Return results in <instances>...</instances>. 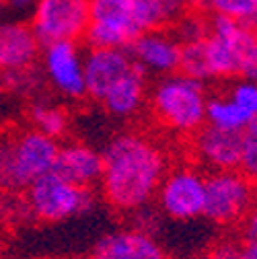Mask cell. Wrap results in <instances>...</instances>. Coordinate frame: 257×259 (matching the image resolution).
<instances>
[{
	"label": "cell",
	"instance_id": "8992f818",
	"mask_svg": "<svg viewBox=\"0 0 257 259\" xmlns=\"http://www.w3.org/2000/svg\"><path fill=\"white\" fill-rule=\"evenodd\" d=\"M89 21V0H37L29 27L44 48L56 41L84 39Z\"/></svg>",
	"mask_w": 257,
	"mask_h": 259
},
{
	"label": "cell",
	"instance_id": "d4e9b609",
	"mask_svg": "<svg viewBox=\"0 0 257 259\" xmlns=\"http://www.w3.org/2000/svg\"><path fill=\"white\" fill-rule=\"evenodd\" d=\"M239 237H241V243H257V191H255L253 208L239 224Z\"/></svg>",
	"mask_w": 257,
	"mask_h": 259
},
{
	"label": "cell",
	"instance_id": "ba28073f",
	"mask_svg": "<svg viewBox=\"0 0 257 259\" xmlns=\"http://www.w3.org/2000/svg\"><path fill=\"white\" fill-rule=\"evenodd\" d=\"M89 48H127L138 35L130 0H89Z\"/></svg>",
	"mask_w": 257,
	"mask_h": 259
},
{
	"label": "cell",
	"instance_id": "f1b7e54d",
	"mask_svg": "<svg viewBox=\"0 0 257 259\" xmlns=\"http://www.w3.org/2000/svg\"><path fill=\"white\" fill-rule=\"evenodd\" d=\"M5 89H7V87H5V76H3V74H0V97H3Z\"/></svg>",
	"mask_w": 257,
	"mask_h": 259
},
{
	"label": "cell",
	"instance_id": "4fadbf2b",
	"mask_svg": "<svg viewBox=\"0 0 257 259\" xmlns=\"http://www.w3.org/2000/svg\"><path fill=\"white\" fill-rule=\"evenodd\" d=\"M52 173L72 185L95 189V185H99L103 177V156L89 144L66 142L58 148Z\"/></svg>",
	"mask_w": 257,
	"mask_h": 259
},
{
	"label": "cell",
	"instance_id": "7a4b0ae2",
	"mask_svg": "<svg viewBox=\"0 0 257 259\" xmlns=\"http://www.w3.org/2000/svg\"><path fill=\"white\" fill-rule=\"evenodd\" d=\"M60 142L35 127L0 130V189L23 193L39 177L52 173Z\"/></svg>",
	"mask_w": 257,
	"mask_h": 259
},
{
	"label": "cell",
	"instance_id": "1f68e13d",
	"mask_svg": "<svg viewBox=\"0 0 257 259\" xmlns=\"http://www.w3.org/2000/svg\"><path fill=\"white\" fill-rule=\"evenodd\" d=\"M255 27H257V25H255ZM255 31H257V29H255Z\"/></svg>",
	"mask_w": 257,
	"mask_h": 259
},
{
	"label": "cell",
	"instance_id": "5b68a950",
	"mask_svg": "<svg viewBox=\"0 0 257 259\" xmlns=\"http://www.w3.org/2000/svg\"><path fill=\"white\" fill-rule=\"evenodd\" d=\"M257 185L239 169L206 173L204 218L218 226H239L253 208Z\"/></svg>",
	"mask_w": 257,
	"mask_h": 259
},
{
	"label": "cell",
	"instance_id": "52a82bcc",
	"mask_svg": "<svg viewBox=\"0 0 257 259\" xmlns=\"http://www.w3.org/2000/svg\"><path fill=\"white\" fill-rule=\"evenodd\" d=\"M158 210L173 220H196L204 216L206 173L196 165H179L167 171L156 191Z\"/></svg>",
	"mask_w": 257,
	"mask_h": 259
},
{
	"label": "cell",
	"instance_id": "30bf717a",
	"mask_svg": "<svg viewBox=\"0 0 257 259\" xmlns=\"http://www.w3.org/2000/svg\"><path fill=\"white\" fill-rule=\"evenodd\" d=\"M189 148L196 167H200L204 173L235 171L241 165L243 136L239 132H227L204 123L196 134H191Z\"/></svg>",
	"mask_w": 257,
	"mask_h": 259
},
{
	"label": "cell",
	"instance_id": "ffe728a7",
	"mask_svg": "<svg viewBox=\"0 0 257 259\" xmlns=\"http://www.w3.org/2000/svg\"><path fill=\"white\" fill-rule=\"evenodd\" d=\"M204 39L202 41H196V44L181 46V58H179V72L185 74V76H189V78H196L200 82L212 80L210 78V70H208Z\"/></svg>",
	"mask_w": 257,
	"mask_h": 259
},
{
	"label": "cell",
	"instance_id": "277c9868",
	"mask_svg": "<svg viewBox=\"0 0 257 259\" xmlns=\"http://www.w3.org/2000/svg\"><path fill=\"white\" fill-rule=\"evenodd\" d=\"M25 202L33 220L39 222H62L80 214H87L97 206V193L91 187H78L48 173L31 183L25 191Z\"/></svg>",
	"mask_w": 257,
	"mask_h": 259
},
{
	"label": "cell",
	"instance_id": "3957f363",
	"mask_svg": "<svg viewBox=\"0 0 257 259\" xmlns=\"http://www.w3.org/2000/svg\"><path fill=\"white\" fill-rule=\"evenodd\" d=\"M206 103L204 82L181 72L163 76L150 93L154 119L177 136H191L206 123Z\"/></svg>",
	"mask_w": 257,
	"mask_h": 259
},
{
	"label": "cell",
	"instance_id": "ac0fdd59",
	"mask_svg": "<svg viewBox=\"0 0 257 259\" xmlns=\"http://www.w3.org/2000/svg\"><path fill=\"white\" fill-rule=\"evenodd\" d=\"M27 115H29L31 127H35L37 132H41V134H46L54 140H60L68 132V125H70L68 113L62 107L54 105V103L37 99V101H33L29 105Z\"/></svg>",
	"mask_w": 257,
	"mask_h": 259
},
{
	"label": "cell",
	"instance_id": "8fae6325",
	"mask_svg": "<svg viewBox=\"0 0 257 259\" xmlns=\"http://www.w3.org/2000/svg\"><path fill=\"white\" fill-rule=\"evenodd\" d=\"M125 50L146 74L167 76L179 72L181 46L169 33V29L144 31Z\"/></svg>",
	"mask_w": 257,
	"mask_h": 259
},
{
	"label": "cell",
	"instance_id": "5bb4252c",
	"mask_svg": "<svg viewBox=\"0 0 257 259\" xmlns=\"http://www.w3.org/2000/svg\"><path fill=\"white\" fill-rule=\"evenodd\" d=\"M39 48L27 23L0 21V74L31 68L39 56Z\"/></svg>",
	"mask_w": 257,
	"mask_h": 259
},
{
	"label": "cell",
	"instance_id": "7402d4cb",
	"mask_svg": "<svg viewBox=\"0 0 257 259\" xmlns=\"http://www.w3.org/2000/svg\"><path fill=\"white\" fill-rule=\"evenodd\" d=\"M169 33L179 41V46L196 44L208 35V21L202 19L200 15L185 13L173 21V27L169 29Z\"/></svg>",
	"mask_w": 257,
	"mask_h": 259
},
{
	"label": "cell",
	"instance_id": "9a60e30c",
	"mask_svg": "<svg viewBox=\"0 0 257 259\" xmlns=\"http://www.w3.org/2000/svg\"><path fill=\"white\" fill-rule=\"evenodd\" d=\"M95 253L111 259H169L154 235L138 229H121L99 239Z\"/></svg>",
	"mask_w": 257,
	"mask_h": 259
},
{
	"label": "cell",
	"instance_id": "2e32d148",
	"mask_svg": "<svg viewBox=\"0 0 257 259\" xmlns=\"http://www.w3.org/2000/svg\"><path fill=\"white\" fill-rule=\"evenodd\" d=\"M146 95H148L146 72L134 62V66L107 91L101 105L109 115L127 119V117H134L142 109Z\"/></svg>",
	"mask_w": 257,
	"mask_h": 259
},
{
	"label": "cell",
	"instance_id": "cb8c5ba5",
	"mask_svg": "<svg viewBox=\"0 0 257 259\" xmlns=\"http://www.w3.org/2000/svg\"><path fill=\"white\" fill-rule=\"evenodd\" d=\"M239 76L245 78V80L257 82V31L253 33V37L247 41V46H245V50H243Z\"/></svg>",
	"mask_w": 257,
	"mask_h": 259
},
{
	"label": "cell",
	"instance_id": "4dcf8cb0",
	"mask_svg": "<svg viewBox=\"0 0 257 259\" xmlns=\"http://www.w3.org/2000/svg\"><path fill=\"white\" fill-rule=\"evenodd\" d=\"M5 7H7V0H0V13L5 11Z\"/></svg>",
	"mask_w": 257,
	"mask_h": 259
},
{
	"label": "cell",
	"instance_id": "f546056e",
	"mask_svg": "<svg viewBox=\"0 0 257 259\" xmlns=\"http://www.w3.org/2000/svg\"><path fill=\"white\" fill-rule=\"evenodd\" d=\"M91 259H111V257H105V255H99V253H95Z\"/></svg>",
	"mask_w": 257,
	"mask_h": 259
},
{
	"label": "cell",
	"instance_id": "603a6c76",
	"mask_svg": "<svg viewBox=\"0 0 257 259\" xmlns=\"http://www.w3.org/2000/svg\"><path fill=\"white\" fill-rule=\"evenodd\" d=\"M243 150H241V165L239 171L245 173L257 185V117L241 132Z\"/></svg>",
	"mask_w": 257,
	"mask_h": 259
},
{
	"label": "cell",
	"instance_id": "6da1fadb",
	"mask_svg": "<svg viewBox=\"0 0 257 259\" xmlns=\"http://www.w3.org/2000/svg\"><path fill=\"white\" fill-rule=\"evenodd\" d=\"M101 156V196L121 214H134L146 208L156 198L158 185L169 171L165 150L152 138L138 132L113 136Z\"/></svg>",
	"mask_w": 257,
	"mask_h": 259
},
{
	"label": "cell",
	"instance_id": "44dd1931",
	"mask_svg": "<svg viewBox=\"0 0 257 259\" xmlns=\"http://www.w3.org/2000/svg\"><path fill=\"white\" fill-rule=\"evenodd\" d=\"M130 5H132V13H134L140 33L160 29L163 25L169 23L163 0H130Z\"/></svg>",
	"mask_w": 257,
	"mask_h": 259
},
{
	"label": "cell",
	"instance_id": "7c38bea8",
	"mask_svg": "<svg viewBox=\"0 0 257 259\" xmlns=\"http://www.w3.org/2000/svg\"><path fill=\"white\" fill-rule=\"evenodd\" d=\"M132 66L134 60L123 48H89L84 52L87 97L101 103L107 91Z\"/></svg>",
	"mask_w": 257,
	"mask_h": 259
},
{
	"label": "cell",
	"instance_id": "484cf974",
	"mask_svg": "<svg viewBox=\"0 0 257 259\" xmlns=\"http://www.w3.org/2000/svg\"><path fill=\"white\" fill-rule=\"evenodd\" d=\"M191 259H239V245L235 243H222L218 247H214L212 251L200 253Z\"/></svg>",
	"mask_w": 257,
	"mask_h": 259
},
{
	"label": "cell",
	"instance_id": "e0dca14e",
	"mask_svg": "<svg viewBox=\"0 0 257 259\" xmlns=\"http://www.w3.org/2000/svg\"><path fill=\"white\" fill-rule=\"evenodd\" d=\"M253 119L231 99L227 93H218L208 97L206 103V123L227 130V132H243Z\"/></svg>",
	"mask_w": 257,
	"mask_h": 259
},
{
	"label": "cell",
	"instance_id": "d6986e66",
	"mask_svg": "<svg viewBox=\"0 0 257 259\" xmlns=\"http://www.w3.org/2000/svg\"><path fill=\"white\" fill-rule=\"evenodd\" d=\"M204 9L247 27L257 25V0H204Z\"/></svg>",
	"mask_w": 257,
	"mask_h": 259
},
{
	"label": "cell",
	"instance_id": "9c48e42d",
	"mask_svg": "<svg viewBox=\"0 0 257 259\" xmlns=\"http://www.w3.org/2000/svg\"><path fill=\"white\" fill-rule=\"evenodd\" d=\"M44 72L50 84L68 99L87 97L84 87V54L78 41H56L44 46Z\"/></svg>",
	"mask_w": 257,
	"mask_h": 259
},
{
	"label": "cell",
	"instance_id": "4316f807",
	"mask_svg": "<svg viewBox=\"0 0 257 259\" xmlns=\"http://www.w3.org/2000/svg\"><path fill=\"white\" fill-rule=\"evenodd\" d=\"M37 0H7V7L17 11V13H27V11H33Z\"/></svg>",
	"mask_w": 257,
	"mask_h": 259
},
{
	"label": "cell",
	"instance_id": "83f0119b",
	"mask_svg": "<svg viewBox=\"0 0 257 259\" xmlns=\"http://www.w3.org/2000/svg\"><path fill=\"white\" fill-rule=\"evenodd\" d=\"M239 259H257V243H239Z\"/></svg>",
	"mask_w": 257,
	"mask_h": 259
}]
</instances>
